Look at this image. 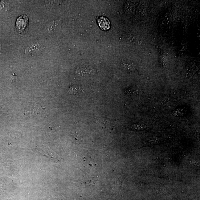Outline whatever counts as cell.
<instances>
[{"label": "cell", "instance_id": "7", "mask_svg": "<svg viewBox=\"0 0 200 200\" xmlns=\"http://www.w3.org/2000/svg\"><path fill=\"white\" fill-rule=\"evenodd\" d=\"M82 91L81 88L77 86H73L70 88L69 92L71 94L76 95L81 92Z\"/></svg>", "mask_w": 200, "mask_h": 200}, {"label": "cell", "instance_id": "6", "mask_svg": "<svg viewBox=\"0 0 200 200\" xmlns=\"http://www.w3.org/2000/svg\"><path fill=\"white\" fill-rule=\"evenodd\" d=\"M92 69H89L88 67H81L80 68V69H77L76 72L77 74L79 75L84 74H85H85H91L92 73Z\"/></svg>", "mask_w": 200, "mask_h": 200}, {"label": "cell", "instance_id": "1", "mask_svg": "<svg viewBox=\"0 0 200 200\" xmlns=\"http://www.w3.org/2000/svg\"><path fill=\"white\" fill-rule=\"evenodd\" d=\"M99 26L102 30L107 31L110 28V22L107 18L104 17H101L98 20Z\"/></svg>", "mask_w": 200, "mask_h": 200}, {"label": "cell", "instance_id": "2", "mask_svg": "<svg viewBox=\"0 0 200 200\" xmlns=\"http://www.w3.org/2000/svg\"><path fill=\"white\" fill-rule=\"evenodd\" d=\"M121 65L124 69L128 71H135L137 68V65L130 60H124L121 63Z\"/></svg>", "mask_w": 200, "mask_h": 200}, {"label": "cell", "instance_id": "9", "mask_svg": "<svg viewBox=\"0 0 200 200\" xmlns=\"http://www.w3.org/2000/svg\"><path fill=\"white\" fill-rule=\"evenodd\" d=\"M146 126L143 124H133L132 126V128L133 130H137V131H140V130H144L146 129Z\"/></svg>", "mask_w": 200, "mask_h": 200}, {"label": "cell", "instance_id": "3", "mask_svg": "<svg viewBox=\"0 0 200 200\" xmlns=\"http://www.w3.org/2000/svg\"><path fill=\"white\" fill-rule=\"evenodd\" d=\"M27 19L26 16H22L18 18L16 25L19 29L23 30L26 27L27 25Z\"/></svg>", "mask_w": 200, "mask_h": 200}, {"label": "cell", "instance_id": "4", "mask_svg": "<svg viewBox=\"0 0 200 200\" xmlns=\"http://www.w3.org/2000/svg\"><path fill=\"white\" fill-rule=\"evenodd\" d=\"M10 8L8 1H0V12L5 13L8 11Z\"/></svg>", "mask_w": 200, "mask_h": 200}, {"label": "cell", "instance_id": "5", "mask_svg": "<svg viewBox=\"0 0 200 200\" xmlns=\"http://www.w3.org/2000/svg\"><path fill=\"white\" fill-rule=\"evenodd\" d=\"M41 50V46L38 44H35L30 46L28 49V51L29 53L31 54H35L37 53Z\"/></svg>", "mask_w": 200, "mask_h": 200}, {"label": "cell", "instance_id": "8", "mask_svg": "<svg viewBox=\"0 0 200 200\" xmlns=\"http://www.w3.org/2000/svg\"><path fill=\"white\" fill-rule=\"evenodd\" d=\"M58 25L57 22H53L49 24L47 27L46 31L48 32H52L55 29L56 27Z\"/></svg>", "mask_w": 200, "mask_h": 200}]
</instances>
